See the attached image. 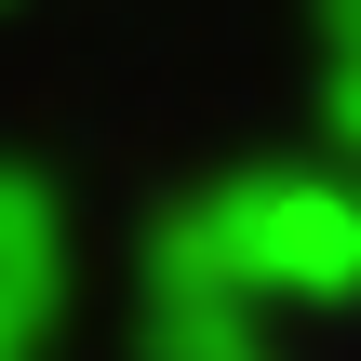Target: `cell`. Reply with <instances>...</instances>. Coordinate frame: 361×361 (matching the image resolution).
Returning a JSON list of instances; mask_svg holds the SVG:
<instances>
[{
  "instance_id": "cell-1",
  "label": "cell",
  "mask_w": 361,
  "mask_h": 361,
  "mask_svg": "<svg viewBox=\"0 0 361 361\" xmlns=\"http://www.w3.org/2000/svg\"><path fill=\"white\" fill-rule=\"evenodd\" d=\"M161 255H188L201 281H228L255 308H348L361 295V174H308V161L228 174V188L161 214Z\"/></svg>"
},
{
  "instance_id": "cell-2",
  "label": "cell",
  "mask_w": 361,
  "mask_h": 361,
  "mask_svg": "<svg viewBox=\"0 0 361 361\" xmlns=\"http://www.w3.org/2000/svg\"><path fill=\"white\" fill-rule=\"evenodd\" d=\"M54 308H67V214L40 174H0V361L54 348Z\"/></svg>"
},
{
  "instance_id": "cell-3",
  "label": "cell",
  "mask_w": 361,
  "mask_h": 361,
  "mask_svg": "<svg viewBox=\"0 0 361 361\" xmlns=\"http://www.w3.org/2000/svg\"><path fill=\"white\" fill-rule=\"evenodd\" d=\"M147 361H281V348H268V308L255 295H228L188 255L147 241Z\"/></svg>"
},
{
  "instance_id": "cell-4",
  "label": "cell",
  "mask_w": 361,
  "mask_h": 361,
  "mask_svg": "<svg viewBox=\"0 0 361 361\" xmlns=\"http://www.w3.org/2000/svg\"><path fill=\"white\" fill-rule=\"evenodd\" d=\"M322 107H335V147L361 161V0H322Z\"/></svg>"
}]
</instances>
